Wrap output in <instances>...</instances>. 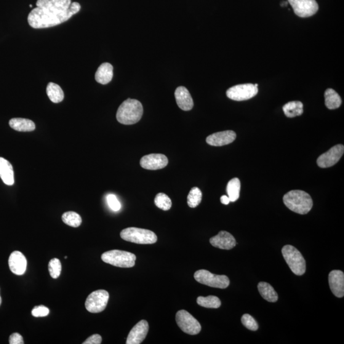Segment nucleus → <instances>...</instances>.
<instances>
[{
	"label": "nucleus",
	"mask_w": 344,
	"mask_h": 344,
	"mask_svg": "<svg viewBox=\"0 0 344 344\" xmlns=\"http://www.w3.org/2000/svg\"><path fill=\"white\" fill-rule=\"evenodd\" d=\"M221 202L224 205H228L229 202H231L229 201V197L226 195H223L221 197Z\"/></svg>",
	"instance_id": "obj_38"
},
{
	"label": "nucleus",
	"mask_w": 344,
	"mask_h": 344,
	"mask_svg": "<svg viewBox=\"0 0 344 344\" xmlns=\"http://www.w3.org/2000/svg\"><path fill=\"white\" fill-rule=\"evenodd\" d=\"M197 303L199 305L205 308L218 309L221 305L220 298L215 296H209V297H199L197 298Z\"/></svg>",
	"instance_id": "obj_28"
},
{
	"label": "nucleus",
	"mask_w": 344,
	"mask_h": 344,
	"mask_svg": "<svg viewBox=\"0 0 344 344\" xmlns=\"http://www.w3.org/2000/svg\"><path fill=\"white\" fill-rule=\"evenodd\" d=\"M113 78V66L108 63L101 64L95 74V79L98 83L107 84Z\"/></svg>",
	"instance_id": "obj_21"
},
{
	"label": "nucleus",
	"mask_w": 344,
	"mask_h": 344,
	"mask_svg": "<svg viewBox=\"0 0 344 344\" xmlns=\"http://www.w3.org/2000/svg\"><path fill=\"white\" fill-rule=\"evenodd\" d=\"M194 277L197 282L210 287L225 289L229 285V280L227 276L213 274L206 270L196 271Z\"/></svg>",
	"instance_id": "obj_7"
},
{
	"label": "nucleus",
	"mask_w": 344,
	"mask_h": 344,
	"mask_svg": "<svg viewBox=\"0 0 344 344\" xmlns=\"http://www.w3.org/2000/svg\"><path fill=\"white\" fill-rule=\"evenodd\" d=\"M282 254L293 273L297 276H302L305 273V260L299 250L292 245H287L282 248Z\"/></svg>",
	"instance_id": "obj_5"
},
{
	"label": "nucleus",
	"mask_w": 344,
	"mask_h": 344,
	"mask_svg": "<svg viewBox=\"0 0 344 344\" xmlns=\"http://www.w3.org/2000/svg\"><path fill=\"white\" fill-rule=\"evenodd\" d=\"M344 153V147L341 144L333 146L329 151L321 154L317 160V165L319 167L329 168L337 164L342 158Z\"/></svg>",
	"instance_id": "obj_12"
},
{
	"label": "nucleus",
	"mask_w": 344,
	"mask_h": 344,
	"mask_svg": "<svg viewBox=\"0 0 344 344\" xmlns=\"http://www.w3.org/2000/svg\"><path fill=\"white\" fill-rule=\"evenodd\" d=\"M143 113L142 103L137 100L129 98L119 106L116 118L122 124H134L142 118Z\"/></svg>",
	"instance_id": "obj_2"
},
{
	"label": "nucleus",
	"mask_w": 344,
	"mask_h": 344,
	"mask_svg": "<svg viewBox=\"0 0 344 344\" xmlns=\"http://www.w3.org/2000/svg\"><path fill=\"white\" fill-rule=\"evenodd\" d=\"M1 304H2V298L1 296H0V305H1Z\"/></svg>",
	"instance_id": "obj_39"
},
{
	"label": "nucleus",
	"mask_w": 344,
	"mask_h": 344,
	"mask_svg": "<svg viewBox=\"0 0 344 344\" xmlns=\"http://www.w3.org/2000/svg\"><path fill=\"white\" fill-rule=\"evenodd\" d=\"M36 5L28 16L29 26L34 29L61 25L81 9L78 2L72 3L71 0H37Z\"/></svg>",
	"instance_id": "obj_1"
},
{
	"label": "nucleus",
	"mask_w": 344,
	"mask_h": 344,
	"mask_svg": "<svg viewBox=\"0 0 344 344\" xmlns=\"http://www.w3.org/2000/svg\"><path fill=\"white\" fill-rule=\"evenodd\" d=\"M212 246L221 249L230 250L236 246V239L231 233L226 231H221L217 236L210 239Z\"/></svg>",
	"instance_id": "obj_16"
},
{
	"label": "nucleus",
	"mask_w": 344,
	"mask_h": 344,
	"mask_svg": "<svg viewBox=\"0 0 344 344\" xmlns=\"http://www.w3.org/2000/svg\"><path fill=\"white\" fill-rule=\"evenodd\" d=\"M109 294L105 290L100 289L90 293L87 298L85 306L89 313H99L107 305Z\"/></svg>",
	"instance_id": "obj_9"
},
{
	"label": "nucleus",
	"mask_w": 344,
	"mask_h": 344,
	"mask_svg": "<svg viewBox=\"0 0 344 344\" xmlns=\"http://www.w3.org/2000/svg\"><path fill=\"white\" fill-rule=\"evenodd\" d=\"M154 203L157 207L162 210H169L172 207V201L166 194L160 193L157 194Z\"/></svg>",
	"instance_id": "obj_31"
},
{
	"label": "nucleus",
	"mask_w": 344,
	"mask_h": 344,
	"mask_svg": "<svg viewBox=\"0 0 344 344\" xmlns=\"http://www.w3.org/2000/svg\"><path fill=\"white\" fill-rule=\"evenodd\" d=\"M120 236L124 241L138 244H153L158 241L153 231L135 227L124 229Z\"/></svg>",
	"instance_id": "obj_4"
},
{
	"label": "nucleus",
	"mask_w": 344,
	"mask_h": 344,
	"mask_svg": "<svg viewBox=\"0 0 344 344\" xmlns=\"http://www.w3.org/2000/svg\"><path fill=\"white\" fill-rule=\"evenodd\" d=\"M9 265L13 274L22 276L27 268V260L22 252L14 251L10 256Z\"/></svg>",
	"instance_id": "obj_17"
},
{
	"label": "nucleus",
	"mask_w": 344,
	"mask_h": 344,
	"mask_svg": "<svg viewBox=\"0 0 344 344\" xmlns=\"http://www.w3.org/2000/svg\"><path fill=\"white\" fill-rule=\"evenodd\" d=\"M258 93V88L255 84H244L229 88L226 92V95L231 100L245 101L255 97Z\"/></svg>",
	"instance_id": "obj_10"
},
{
	"label": "nucleus",
	"mask_w": 344,
	"mask_h": 344,
	"mask_svg": "<svg viewBox=\"0 0 344 344\" xmlns=\"http://www.w3.org/2000/svg\"><path fill=\"white\" fill-rule=\"evenodd\" d=\"M24 340L22 336L20 333H13L9 338V343L10 344H24Z\"/></svg>",
	"instance_id": "obj_36"
},
{
	"label": "nucleus",
	"mask_w": 344,
	"mask_h": 344,
	"mask_svg": "<svg viewBox=\"0 0 344 344\" xmlns=\"http://www.w3.org/2000/svg\"><path fill=\"white\" fill-rule=\"evenodd\" d=\"M62 220L66 225L71 227L77 228L81 226L82 218L81 215L75 212H67L64 213L62 215Z\"/></svg>",
	"instance_id": "obj_29"
},
{
	"label": "nucleus",
	"mask_w": 344,
	"mask_h": 344,
	"mask_svg": "<svg viewBox=\"0 0 344 344\" xmlns=\"http://www.w3.org/2000/svg\"><path fill=\"white\" fill-rule=\"evenodd\" d=\"M329 284L333 295L338 298L344 295V274L340 270H333L329 274Z\"/></svg>",
	"instance_id": "obj_18"
},
{
	"label": "nucleus",
	"mask_w": 344,
	"mask_h": 344,
	"mask_svg": "<svg viewBox=\"0 0 344 344\" xmlns=\"http://www.w3.org/2000/svg\"><path fill=\"white\" fill-rule=\"evenodd\" d=\"M202 199V193L198 188L194 187L191 189L188 196V204L189 207L195 208L201 204Z\"/></svg>",
	"instance_id": "obj_30"
},
{
	"label": "nucleus",
	"mask_w": 344,
	"mask_h": 344,
	"mask_svg": "<svg viewBox=\"0 0 344 344\" xmlns=\"http://www.w3.org/2000/svg\"><path fill=\"white\" fill-rule=\"evenodd\" d=\"M283 201L288 209L301 215L307 214L313 206L311 196L306 192L301 190L288 192L284 196Z\"/></svg>",
	"instance_id": "obj_3"
},
{
	"label": "nucleus",
	"mask_w": 344,
	"mask_h": 344,
	"mask_svg": "<svg viewBox=\"0 0 344 344\" xmlns=\"http://www.w3.org/2000/svg\"><path fill=\"white\" fill-rule=\"evenodd\" d=\"M149 332V324L146 320L138 322L128 336L127 344H140L145 339Z\"/></svg>",
	"instance_id": "obj_14"
},
{
	"label": "nucleus",
	"mask_w": 344,
	"mask_h": 344,
	"mask_svg": "<svg viewBox=\"0 0 344 344\" xmlns=\"http://www.w3.org/2000/svg\"><path fill=\"white\" fill-rule=\"evenodd\" d=\"M106 201H107L108 204L111 209L114 211H119L121 208V205L119 201L117 200V197L114 194H108L106 196Z\"/></svg>",
	"instance_id": "obj_34"
},
{
	"label": "nucleus",
	"mask_w": 344,
	"mask_h": 344,
	"mask_svg": "<svg viewBox=\"0 0 344 344\" xmlns=\"http://www.w3.org/2000/svg\"><path fill=\"white\" fill-rule=\"evenodd\" d=\"M9 125L13 130L20 132H33L35 130V124L28 119L13 118L10 120Z\"/></svg>",
	"instance_id": "obj_22"
},
{
	"label": "nucleus",
	"mask_w": 344,
	"mask_h": 344,
	"mask_svg": "<svg viewBox=\"0 0 344 344\" xmlns=\"http://www.w3.org/2000/svg\"><path fill=\"white\" fill-rule=\"evenodd\" d=\"M102 341V338L100 335L95 334L90 336L84 342L83 344H100Z\"/></svg>",
	"instance_id": "obj_37"
},
{
	"label": "nucleus",
	"mask_w": 344,
	"mask_h": 344,
	"mask_svg": "<svg viewBox=\"0 0 344 344\" xmlns=\"http://www.w3.org/2000/svg\"><path fill=\"white\" fill-rule=\"evenodd\" d=\"M46 90L48 97L53 103H58L63 100L65 96L63 89L59 85L49 82L47 85Z\"/></svg>",
	"instance_id": "obj_26"
},
{
	"label": "nucleus",
	"mask_w": 344,
	"mask_h": 344,
	"mask_svg": "<svg viewBox=\"0 0 344 344\" xmlns=\"http://www.w3.org/2000/svg\"><path fill=\"white\" fill-rule=\"evenodd\" d=\"M176 322L181 330L187 334L195 335L198 334L202 330L198 320L185 310L178 311L176 314Z\"/></svg>",
	"instance_id": "obj_8"
},
{
	"label": "nucleus",
	"mask_w": 344,
	"mask_h": 344,
	"mask_svg": "<svg viewBox=\"0 0 344 344\" xmlns=\"http://www.w3.org/2000/svg\"><path fill=\"white\" fill-rule=\"evenodd\" d=\"M49 271L52 278L57 279L60 277L61 273V263L57 258L52 259L49 263Z\"/></svg>",
	"instance_id": "obj_32"
},
{
	"label": "nucleus",
	"mask_w": 344,
	"mask_h": 344,
	"mask_svg": "<svg viewBox=\"0 0 344 344\" xmlns=\"http://www.w3.org/2000/svg\"><path fill=\"white\" fill-rule=\"evenodd\" d=\"M236 133L231 130L213 133L207 137L206 142L210 146L220 147L231 143L236 139Z\"/></svg>",
	"instance_id": "obj_15"
},
{
	"label": "nucleus",
	"mask_w": 344,
	"mask_h": 344,
	"mask_svg": "<svg viewBox=\"0 0 344 344\" xmlns=\"http://www.w3.org/2000/svg\"><path fill=\"white\" fill-rule=\"evenodd\" d=\"M0 178L8 186L14 184V173L13 167L9 161L0 157Z\"/></svg>",
	"instance_id": "obj_20"
},
{
	"label": "nucleus",
	"mask_w": 344,
	"mask_h": 344,
	"mask_svg": "<svg viewBox=\"0 0 344 344\" xmlns=\"http://www.w3.org/2000/svg\"><path fill=\"white\" fill-rule=\"evenodd\" d=\"M295 14L300 17H309L316 14L319 6L316 0H288Z\"/></svg>",
	"instance_id": "obj_11"
},
{
	"label": "nucleus",
	"mask_w": 344,
	"mask_h": 344,
	"mask_svg": "<svg viewBox=\"0 0 344 344\" xmlns=\"http://www.w3.org/2000/svg\"><path fill=\"white\" fill-rule=\"evenodd\" d=\"M175 97L178 107L183 111H189L193 108L194 106L193 98L185 87H177L175 90Z\"/></svg>",
	"instance_id": "obj_19"
},
{
	"label": "nucleus",
	"mask_w": 344,
	"mask_h": 344,
	"mask_svg": "<svg viewBox=\"0 0 344 344\" xmlns=\"http://www.w3.org/2000/svg\"><path fill=\"white\" fill-rule=\"evenodd\" d=\"M169 164L167 157L162 154H151L140 159L141 167L144 169L156 170L164 169Z\"/></svg>",
	"instance_id": "obj_13"
},
{
	"label": "nucleus",
	"mask_w": 344,
	"mask_h": 344,
	"mask_svg": "<svg viewBox=\"0 0 344 344\" xmlns=\"http://www.w3.org/2000/svg\"><path fill=\"white\" fill-rule=\"evenodd\" d=\"M31 314L34 317H45L49 314V309L44 305L34 306L31 311Z\"/></svg>",
	"instance_id": "obj_35"
},
{
	"label": "nucleus",
	"mask_w": 344,
	"mask_h": 344,
	"mask_svg": "<svg viewBox=\"0 0 344 344\" xmlns=\"http://www.w3.org/2000/svg\"><path fill=\"white\" fill-rule=\"evenodd\" d=\"M136 259V256L133 253L120 250H109L101 255V260L104 262L121 268L133 267Z\"/></svg>",
	"instance_id": "obj_6"
},
{
	"label": "nucleus",
	"mask_w": 344,
	"mask_h": 344,
	"mask_svg": "<svg viewBox=\"0 0 344 344\" xmlns=\"http://www.w3.org/2000/svg\"><path fill=\"white\" fill-rule=\"evenodd\" d=\"M261 297L269 302H276L278 300V295L276 290L267 282H261L258 286Z\"/></svg>",
	"instance_id": "obj_23"
},
{
	"label": "nucleus",
	"mask_w": 344,
	"mask_h": 344,
	"mask_svg": "<svg viewBox=\"0 0 344 344\" xmlns=\"http://www.w3.org/2000/svg\"><path fill=\"white\" fill-rule=\"evenodd\" d=\"M325 105L330 110L340 107L342 104V99L335 90L328 89L324 93Z\"/></svg>",
	"instance_id": "obj_24"
},
{
	"label": "nucleus",
	"mask_w": 344,
	"mask_h": 344,
	"mask_svg": "<svg viewBox=\"0 0 344 344\" xmlns=\"http://www.w3.org/2000/svg\"><path fill=\"white\" fill-rule=\"evenodd\" d=\"M284 113L287 117H295L301 116L303 113V103L299 101H290L283 106Z\"/></svg>",
	"instance_id": "obj_25"
},
{
	"label": "nucleus",
	"mask_w": 344,
	"mask_h": 344,
	"mask_svg": "<svg viewBox=\"0 0 344 344\" xmlns=\"http://www.w3.org/2000/svg\"><path fill=\"white\" fill-rule=\"evenodd\" d=\"M241 186V181L238 178H232L229 181L226 191L230 202H236L239 198Z\"/></svg>",
	"instance_id": "obj_27"
},
{
	"label": "nucleus",
	"mask_w": 344,
	"mask_h": 344,
	"mask_svg": "<svg viewBox=\"0 0 344 344\" xmlns=\"http://www.w3.org/2000/svg\"><path fill=\"white\" fill-rule=\"evenodd\" d=\"M242 323L244 326L246 327L247 329L251 331H257L258 329L259 326L258 322L253 317L249 315V314H244L242 317Z\"/></svg>",
	"instance_id": "obj_33"
}]
</instances>
